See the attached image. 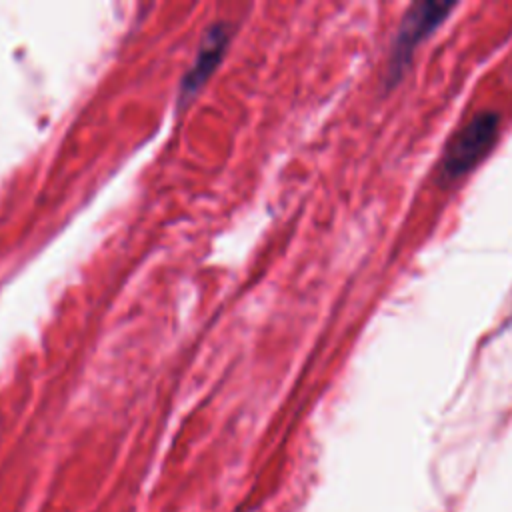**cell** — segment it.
Returning a JSON list of instances; mask_svg holds the SVG:
<instances>
[{
	"mask_svg": "<svg viewBox=\"0 0 512 512\" xmlns=\"http://www.w3.org/2000/svg\"><path fill=\"white\" fill-rule=\"evenodd\" d=\"M500 130L498 112L486 110L472 116L464 128H460L452 140L446 144V150L440 158L438 178L446 184L458 180L470 172L496 144Z\"/></svg>",
	"mask_w": 512,
	"mask_h": 512,
	"instance_id": "cell-1",
	"label": "cell"
},
{
	"mask_svg": "<svg viewBox=\"0 0 512 512\" xmlns=\"http://www.w3.org/2000/svg\"><path fill=\"white\" fill-rule=\"evenodd\" d=\"M454 8H456L454 2H436V0L416 2L408 8V12L400 22V28L392 46V58L388 66L390 82H398L402 78V74L410 66L416 46L426 36H430L448 18V14Z\"/></svg>",
	"mask_w": 512,
	"mask_h": 512,
	"instance_id": "cell-2",
	"label": "cell"
}]
</instances>
